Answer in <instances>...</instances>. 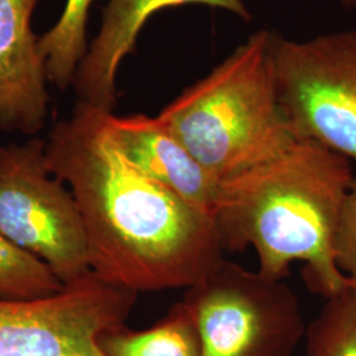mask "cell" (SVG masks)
I'll list each match as a JSON object with an SVG mask.
<instances>
[{
    "instance_id": "6da1fadb",
    "label": "cell",
    "mask_w": 356,
    "mask_h": 356,
    "mask_svg": "<svg viewBox=\"0 0 356 356\" xmlns=\"http://www.w3.org/2000/svg\"><path fill=\"white\" fill-rule=\"evenodd\" d=\"M110 113L76 103L45 148L51 175L78 204L90 269L138 294L188 289L225 259L216 222L128 164L108 138Z\"/></svg>"
},
{
    "instance_id": "7a4b0ae2",
    "label": "cell",
    "mask_w": 356,
    "mask_h": 356,
    "mask_svg": "<svg viewBox=\"0 0 356 356\" xmlns=\"http://www.w3.org/2000/svg\"><path fill=\"white\" fill-rule=\"evenodd\" d=\"M350 160L297 140L261 165L220 184L214 222L225 251L252 247L259 272L282 280L304 264L309 289L326 300L353 286L335 261V239L354 181Z\"/></svg>"
},
{
    "instance_id": "3957f363",
    "label": "cell",
    "mask_w": 356,
    "mask_h": 356,
    "mask_svg": "<svg viewBox=\"0 0 356 356\" xmlns=\"http://www.w3.org/2000/svg\"><path fill=\"white\" fill-rule=\"evenodd\" d=\"M272 38L256 32L156 116L219 184L297 141L277 95Z\"/></svg>"
},
{
    "instance_id": "277c9868",
    "label": "cell",
    "mask_w": 356,
    "mask_h": 356,
    "mask_svg": "<svg viewBox=\"0 0 356 356\" xmlns=\"http://www.w3.org/2000/svg\"><path fill=\"white\" fill-rule=\"evenodd\" d=\"M182 302L202 356H292L305 337L300 300L282 280L223 259Z\"/></svg>"
},
{
    "instance_id": "5b68a950",
    "label": "cell",
    "mask_w": 356,
    "mask_h": 356,
    "mask_svg": "<svg viewBox=\"0 0 356 356\" xmlns=\"http://www.w3.org/2000/svg\"><path fill=\"white\" fill-rule=\"evenodd\" d=\"M47 141L0 147V231L47 263L64 285L91 272L78 204L51 175Z\"/></svg>"
},
{
    "instance_id": "8992f818",
    "label": "cell",
    "mask_w": 356,
    "mask_h": 356,
    "mask_svg": "<svg viewBox=\"0 0 356 356\" xmlns=\"http://www.w3.org/2000/svg\"><path fill=\"white\" fill-rule=\"evenodd\" d=\"M272 60L296 139L356 161V29L304 42L273 33Z\"/></svg>"
},
{
    "instance_id": "52a82bcc",
    "label": "cell",
    "mask_w": 356,
    "mask_h": 356,
    "mask_svg": "<svg viewBox=\"0 0 356 356\" xmlns=\"http://www.w3.org/2000/svg\"><path fill=\"white\" fill-rule=\"evenodd\" d=\"M136 301L94 272L48 298L0 300V356H106L98 338L126 325Z\"/></svg>"
},
{
    "instance_id": "ba28073f",
    "label": "cell",
    "mask_w": 356,
    "mask_h": 356,
    "mask_svg": "<svg viewBox=\"0 0 356 356\" xmlns=\"http://www.w3.org/2000/svg\"><path fill=\"white\" fill-rule=\"evenodd\" d=\"M40 0H0V128L35 135L48 114L47 58L32 31Z\"/></svg>"
},
{
    "instance_id": "9c48e42d",
    "label": "cell",
    "mask_w": 356,
    "mask_h": 356,
    "mask_svg": "<svg viewBox=\"0 0 356 356\" xmlns=\"http://www.w3.org/2000/svg\"><path fill=\"white\" fill-rule=\"evenodd\" d=\"M106 129L129 165L214 219L220 184L157 118L110 113Z\"/></svg>"
},
{
    "instance_id": "30bf717a",
    "label": "cell",
    "mask_w": 356,
    "mask_h": 356,
    "mask_svg": "<svg viewBox=\"0 0 356 356\" xmlns=\"http://www.w3.org/2000/svg\"><path fill=\"white\" fill-rule=\"evenodd\" d=\"M191 3L227 10L245 22L251 19L242 0H110L101 31L76 69L73 86L79 102L113 113L119 65L134 51L143 26L153 13Z\"/></svg>"
},
{
    "instance_id": "8fae6325",
    "label": "cell",
    "mask_w": 356,
    "mask_h": 356,
    "mask_svg": "<svg viewBox=\"0 0 356 356\" xmlns=\"http://www.w3.org/2000/svg\"><path fill=\"white\" fill-rule=\"evenodd\" d=\"M98 346L106 356H202L200 331L182 301L145 330L123 325L104 331Z\"/></svg>"
},
{
    "instance_id": "7c38bea8",
    "label": "cell",
    "mask_w": 356,
    "mask_h": 356,
    "mask_svg": "<svg viewBox=\"0 0 356 356\" xmlns=\"http://www.w3.org/2000/svg\"><path fill=\"white\" fill-rule=\"evenodd\" d=\"M94 0H67L58 23L40 38L47 58L48 79L65 90L73 85L76 69L86 56V24Z\"/></svg>"
},
{
    "instance_id": "4fadbf2b",
    "label": "cell",
    "mask_w": 356,
    "mask_h": 356,
    "mask_svg": "<svg viewBox=\"0 0 356 356\" xmlns=\"http://www.w3.org/2000/svg\"><path fill=\"white\" fill-rule=\"evenodd\" d=\"M64 286L47 263L0 231V300L48 298Z\"/></svg>"
},
{
    "instance_id": "5bb4252c",
    "label": "cell",
    "mask_w": 356,
    "mask_h": 356,
    "mask_svg": "<svg viewBox=\"0 0 356 356\" xmlns=\"http://www.w3.org/2000/svg\"><path fill=\"white\" fill-rule=\"evenodd\" d=\"M305 356H356V291L326 300L305 330Z\"/></svg>"
},
{
    "instance_id": "9a60e30c",
    "label": "cell",
    "mask_w": 356,
    "mask_h": 356,
    "mask_svg": "<svg viewBox=\"0 0 356 356\" xmlns=\"http://www.w3.org/2000/svg\"><path fill=\"white\" fill-rule=\"evenodd\" d=\"M335 261L356 291V175L346 198L337 232Z\"/></svg>"
},
{
    "instance_id": "2e32d148",
    "label": "cell",
    "mask_w": 356,
    "mask_h": 356,
    "mask_svg": "<svg viewBox=\"0 0 356 356\" xmlns=\"http://www.w3.org/2000/svg\"><path fill=\"white\" fill-rule=\"evenodd\" d=\"M342 1L347 7H356V0H342Z\"/></svg>"
}]
</instances>
